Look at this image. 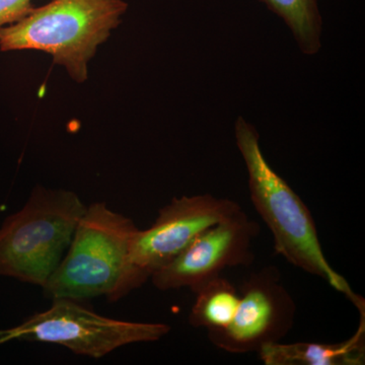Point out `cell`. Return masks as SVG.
Instances as JSON below:
<instances>
[{
	"label": "cell",
	"mask_w": 365,
	"mask_h": 365,
	"mask_svg": "<svg viewBox=\"0 0 365 365\" xmlns=\"http://www.w3.org/2000/svg\"><path fill=\"white\" fill-rule=\"evenodd\" d=\"M242 210L235 201L204 195L175 197L148 230L132 237L119 287L110 302L123 299L174 260L199 235Z\"/></svg>",
	"instance_id": "cell-5"
},
{
	"label": "cell",
	"mask_w": 365,
	"mask_h": 365,
	"mask_svg": "<svg viewBox=\"0 0 365 365\" xmlns=\"http://www.w3.org/2000/svg\"><path fill=\"white\" fill-rule=\"evenodd\" d=\"M86 210L74 192L34 189L25 205L0 227V276L44 287Z\"/></svg>",
	"instance_id": "cell-3"
},
{
	"label": "cell",
	"mask_w": 365,
	"mask_h": 365,
	"mask_svg": "<svg viewBox=\"0 0 365 365\" xmlns=\"http://www.w3.org/2000/svg\"><path fill=\"white\" fill-rule=\"evenodd\" d=\"M287 24L304 54H317L322 48L323 20L318 0H260Z\"/></svg>",
	"instance_id": "cell-11"
},
{
	"label": "cell",
	"mask_w": 365,
	"mask_h": 365,
	"mask_svg": "<svg viewBox=\"0 0 365 365\" xmlns=\"http://www.w3.org/2000/svg\"><path fill=\"white\" fill-rule=\"evenodd\" d=\"M127 9L124 0H52L0 29V51L47 53L76 83H85L88 62Z\"/></svg>",
	"instance_id": "cell-2"
},
{
	"label": "cell",
	"mask_w": 365,
	"mask_h": 365,
	"mask_svg": "<svg viewBox=\"0 0 365 365\" xmlns=\"http://www.w3.org/2000/svg\"><path fill=\"white\" fill-rule=\"evenodd\" d=\"M33 9L32 0H0V29L23 20Z\"/></svg>",
	"instance_id": "cell-12"
},
{
	"label": "cell",
	"mask_w": 365,
	"mask_h": 365,
	"mask_svg": "<svg viewBox=\"0 0 365 365\" xmlns=\"http://www.w3.org/2000/svg\"><path fill=\"white\" fill-rule=\"evenodd\" d=\"M195 302L189 314V324L207 332L227 328L239 307V288L222 274L211 278L193 290Z\"/></svg>",
	"instance_id": "cell-10"
},
{
	"label": "cell",
	"mask_w": 365,
	"mask_h": 365,
	"mask_svg": "<svg viewBox=\"0 0 365 365\" xmlns=\"http://www.w3.org/2000/svg\"><path fill=\"white\" fill-rule=\"evenodd\" d=\"M52 306L20 325L0 331V344L13 340L51 343L76 354L102 359L134 343L155 342L170 331L162 323H140L107 318L71 299H52Z\"/></svg>",
	"instance_id": "cell-6"
},
{
	"label": "cell",
	"mask_w": 365,
	"mask_h": 365,
	"mask_svg": "<svg viewBox=\"0 0 365 365\" xmlns=\"http://www.w3.org/2000/svg\"><path fill=\"white\" fill-rule=\"evenodd\" d=\"M239 292L241 299L232 323L222 330L207 332L215 347L232 354L258 353L290 332L297 304L277 269L270 266L252 274Z\"/></svg>",
	"instance_id": "cell-7"
},
{
	"label": "cell",
	"mask_w": 365,
	"mask_h": 365,
	"mask_svg": "<svg viewBox=\"0 0 365 365\" xmlns=\"http://www.w3.org/2000/svg\"><path fill=\"white\" fill-rule=\"evenodd\" d=\"M235 134L248 172L252 203L273 235L276 253L295 267L327 281L357 309L365 307L364 297L355 294L347 280L331 267L311 211L269 165L256 128L240 116L235 121Z\"/></svg>",
	"instance_id": "cell-1"
},
{
	"label": "cell",
	"mask_w": 365,
	"mask_h": 365,
	"mask_svg": "<svg viewBox=\"0 0 365 365\" xmlns=\"http://www.w3.org/2000/svg\"><path fill=\"white\" fill-rule=\"evenodd\" d=\"M354 335L336 344L299 342L264 346L258 352L266 365H362L365 361V309H360Z\"/></svg>",
	"instance_id": "cell-9"
},
{
	"label": "cell",
	"mask_w": 365,
	"mask_h": 365,
	"mask_svg": "<svg viewBox=\"0 0 365 365\" xmlns=\"http://www.w3.org/2000/svg\"><path fill=\"white\" fill-rule=\"evenodd\" d=\"M138 228L104 202L86 206L58 267L43 287L51 299L112 297L123 275L129 247Z\"/></svg>",
	"instance_id": "cell-4"
},
{
	"label": "cell",
	"mask_w": 365,
	"mask_h": 365,
	"mask_svg": "<svg viewBox=\"0 0 365 365\" xmlns=\"http://www.w3.org/2000/svg\"><path fill=\"white\" fill-rule=\"evenodd\" d=\"M260 232L258 223L244 210L213 225L194 240L174 260L151 276L160 290L196 287L227 268L248 266L254 260L252 247Z\"/></svg>",
	"instance_id": "cell-8"
}]
</instances>
